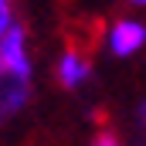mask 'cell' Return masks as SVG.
I'll return each mask as SVG.
<instances>
[{"label":"cell","mask_w":146,"mask_h":146,"mask_svg":"<svg viewBox=\"0 0 146 146\" xmlns=\"http://www.w3.org/2000/svg\"><path fill=\"white\" fill-rule=\"evenodd\" d=\"M92 75H95L92 54L82 51L78 44H68V48L58 54V61H54V82H58L65 92H78V88H85V85L92 82Z\"/></svg>","instance_id":"cell-2"},{"label":"cell","mask_w":146,"mask_h":146,"mask_svg":"<svg viewBox=\"0 0 146 146\" xmlns=\"http://www.w3.org/2000/svg\"><path fill=\"white\" fill-rule=\"evenodd\" d=\"M146 48V21L143 17H115L109 27H106V51L112 58H136L139 51Z\"/></svg>","instance_id":"cell-1"},{"label":"cell","mask_w":146,"mask_h":146,"mask_svg":"<svg viewBox=\"0 0 146 146\" xmlns=\"http://www.w3.org/2000/svg\"><path fill=\"white\" fill-rule=\"evenodd\" d=\"M17 21H21V17H17V10H14V3H10V0H0V37L7 34Z\"/></svg>","instance_id":"cell-3"},{"label":"cell","mask_w":146,"mask_h":146,"mask_svg":"<svg viewBox=\"0 0 146 146\" xmlns=\"http://www.w3.org/2000/svg\"><path fill=\"white\" fill-rule=\"evenodd\" d=\"M133 115H136V126H139V133H146V95L136 102V112H133Z\"/></svg>","instance_id":"cell-5"},{"label":"cell","mask_w":146,"mask_h":146,"mask_svg":"<svg viewBox=\"0 0 146 146\" xmlns=\"http://www.w3.org/2000/svg\"><path fill=\"white\" fill-rule=\"evenodd\" d=\"M88 146H122V139H119L112 129H102V133L92 136V143H88Z\"/></svg>","instance_id":"cell-4"}]
</instances>
